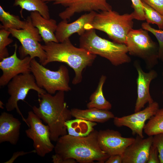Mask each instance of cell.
Here are the masks:
<instances>
[{"instance_id": "obj_6", "label": "cell", "mask_w": 163, "mask_h": 163, "mask_svg": "<svg viewBox=\"0 0 163 163\" xmlns=\"http://www.w3.org/2000/svg\"><path fill=\"white\" fill-rule=\"evenodd\" d=\"M30 70L38 86L49 94L52 95L56 91L67 92L71 90L69 71L64 65H61L57 71H52L34 58L30 62Z\"/></svg>"}, {"instance_id": "obj_8", "label": "cell", "mask_w": 163, "mask_h": 163, "mask_svg": "<svg viewBox=\"0 0 163 163\" xmlns=\"http://www.w3.org/2000/svg\"><path fill=\"white\" fill-rule=\"evenodd\" d=\"M26 21V26L24 29L10 28L8 30L21 43L19 52L22 58L27 55L32 59L38 57L39 62L43 65L46 59V55L42 45L39 43L43 40L42 37L38 30L33 25L30 16Z\"/></svg>"}, {"instance_id": "obj_32", "label": "cell", "mask_w": 163, "mask_h": 163, "mask_svg": "<svg viewBox=\"0 0 163 163\" xmlns=\"http://www.w3.org/2000/svg\"><path fill=\"white\" fill-rule=\"evenodd\" d=\"M158 153L156 146L152 143L150 147L147 163H159Z\"/></svg>"}, {"instance_id": "obj_21", "label": "cell", "mask_w": 163, "mask_h": 163, "mask_svg": "<svg viewBox=\"0 0 163 163\" xmlns=\"http://www.w3.org/2000/svg\"><path fill=\"white\" fill-rule=\"evenodd\" d=\"M68 134L75 136L85 137L94 130L96 122L75 118L70 120L65 123Z\"/></svg>"}, {"instance_id": "obj_33", "label": "cell", "mask_w": 163, "mask_h": 163, "mask_svg": "<svg viewBox=\"0 0 163 163\" xmlns=\"http://www.w3.org/2000/svg\"><path fill=\"white\" fill-rule=\"evenodd\" d=\"M52 161L54 163H76L77 162L72 158L61 159L57 157L55 154L52 155Z\"/></svg>"}, {"instance_id": "obj_5", "label": "cell", "mask_w": 163, "mask_h": 163, "mask_svg": "<svg viewBox=\"0 0 163 163\" xmlns=\"http://www.w3.org/2000/svg\"><path fill=\"white\" fill-rule=\"evenodd\" d=\"M79 42L80 47L106 59L114 66L131 61L126 44L103 38L97 34L94 29L86 30L80 36Z\"/></svg>"}, {"instance_id": "obj_9", "label": "cell", "mask_w": 163, "mask_h": 163, "mask_svg": "<svg viewBox=\"0 0 163 163\" xmlns=\"http://www.w3.org/2000/svg\"><path fill=\"white\" fill-rule=\"evenodd\" d=\"M31 90L37 91L38 95L47 93L38 86L34 75L31 72L16 76L7 85L8 93L10 96L5 104L6 109L8 111L16 109L25 123V119L19 109L18 103L20 100L24 101Z\"/></svg>"}, {"instance_id": "obj_34", "label": "cell", "mask_w": 163, "mask_h": 163, "mask_svg": "<svg viewBox=\"0 0 163 163\" xmlns=\"http://www.w3.org/2000/svg\"><path fill=\"white\" fill-rule=\"evenodd\" d=\"M105 163H122L121 155H110L105 162Z\"/></svg>"}, {"instance_id": "obj_36", "label": "cell", "mask_w": 163, "mask_h": 163, "mask_svg": "<svg viewBox=\"0 0 163 163\" xmlns=\"http://www.w3.org/2000/svg\"><path fill=\"white\" fill-rule=\"evenodd\" d=\"M3 103L1 101H0V107L2 108V109H3V107L2 106V105H3Z\"/></svg>"}, {"instance_id": "obj_4", "label": "cell", "mask_w": 163, "mask_h": 163, "mask_svg": "<svg viewBox=\"0 0 163 163\" xmlns=\"http://www.w3.org/2000/svg\"><path fill=\"white\" fill-rule=\"evenodd\" d=\"M133 12L131 14H120L113 11L97 12L92 21L84 27L86 30H97L106 33L113 42L125 44L126 37L133 29Z\"/></svg>"}, {"instance_id": "obj_26", "label": "cell", "mask_w": 163, "mask_h": 163, "mask_svg": "<svg viewBox=\"0 0 163 163\" xmlns=\"http://www.w3.org/2000/svg\"><path fill=\"white\" fill-rule=\"evenodd\" d=\"M145 20L150 24H155L160 30H163V15L142 2Z\"/></svg>"}, {"instance_id": "obj_23", "label": "cell", "mask_w": 163, "mask_h": 163, "mask_svg": "<svg viewBox=\"0 0 163 163\" xmlns=\"http://www.w3.org/2000/svg\"><path fill=\"white\" fill-rule=\"evenodd\" d=\"M13 5L28 11H38L44 18H50L48 7L43 0H14Z\"/></svg>"}, {"instance_id": "obj_24", "label": "cell", "mask_w": 163, "mask_h": 163, "mask_svg": "<svg viewBox=\"0 0 163 163\" xmlns=\"http://www.w3.org/2000/svg\"><path fill=\"white\" fill-rule=\"evenodd\" d=\"M0 21L2 24V25H0V28L6 30L10 28L23 29L26 24V21H21L18 16L6 11L1 5H0Z\"/></svg>"}, {"instance_id": "obj_14", "label": "cell", "mask_w": 163, "mask_h": 163, "mask_svg": "<svg viewBox=\"0 0 163 163\" xmlns=\"http://www.w3.org/2000/svg\"><path fill=\"white\" fill-rule=\"evenodd\" d=\"M135 138L124 137L118 131L112 129L98 131V141L101 150L110 155H122Z\"/></svg>"}, {"instance_id": "obj_16", "label": "cell", "mask_w": 163, "mask_h": 163, "mask_svg": "<svg viewBox=\"0 0 163 163\" xmlns=\"http://www.w3.org/2000/svg\"><path fill=\"white\" fill-rule=\"evenodd\" d=\"M153 136L144 138L137 135L121 155L122 163H147Z\"/></svg>"}, {"instance_id": "obj_17", "label": "cell", "mask_w": 163, "mask_h": 163, "mask_svg": "<svg viewBox=\"0 0 163 163\" xmlns=\"http://www.w3.org/2000/svg\"><path fill=\"white\" fill-rule=\"evenodd\" d=\"M97 12L91 11L85 14L71 23H69L67 20H62L57 24L55 33L58 42H62L69 38L75 33H77L80 36L83 34L86 31L85 26L92 21Z\"/></svg>"}, {"instance_id": "obj_30", "label": "cell", "mask_w": 163, "mask_h": 163, "mask_svg": "<svg viewBox=\"0 0 163 163\" xmlns=\"http://www.w3.org/2000/svg\"><path fill=\"white\" fill-rule=\"evenodd\" d=\"M153 136L152 143L157 149L160 163H163V133L158 134Z\"/></svg>"}, {"instance_id": "obj_19", "label": "cell", "mask_w": 163, "mask_h": 163, "mask_svg": "<svg viewBox=\"0 0 163 163\" xmlns=\"http://www.w3.org/2000/svg\"><path fill=\"white\" fill-rule=\"evenodd\" d=\"M29 16L33 25L38 30L45 43L58 42L55 35L57 26L55 20L46 19L37 11L31 12Z\"/></svg>"}, {"instance_id": "obj_7", "label": "cell", "mask_w": 163, "mask_h": 163, "mask_svg": "<svg viewBox=\"0 0 163 163\" xmlns=\"http://www.w3.org/2000/svg\"><path fill=\"white\" fill-rule=\"evenodd\" d=\"M148 31L142 28L133 29L126 37L125 44L128 53L143 60L146 68L150 70L158 63V46Z\"/></svg>"}, {"instance_id": "obj_35", "label": "cell", "mask_w": 163, "mask_h": 163, "mask_svg": "<svg viewBox=\"0 0 163 163\" xmlns=\"http://www.w3.org/2000/svg\"><path fill=\"white\" fill-rule=\"evenodd\" d=\"M36 153L35 150L34 149L33 151H31L29 152H24L23 151H21L19 152H17L14 153L12 157L8 161H7L5 163H12L14 162V161L18 157L30 153Z\"/></svg>"}, {"instance_id": "obj_38", "label": "cell", "mask_w": 163, "mask_h": 163, "mask_svg": "<svg viewBox=\"0 0 163 163\" xmlns=\"http://www.w3.org/2000/svg\"><path fill=\"white\" fill-rule=\"evenodd\" d=\"M162 76H163V72L162 73Z\"/></svg>"}, {"instance_id": "obj_1", "label": "cell", "mask_w": 163, "mask_h": 163, "mask_svg": "<svg viewBox=\"0 0 163 163\" xmlns=\"http://www.w3.org/2000/svg\"><path fill=\"white\" fill-rule=\"evenodd\" d=\"M98 133V131L94 130L85 137L68 134L61 136L55 146V155L61 159L72 158L80 163H91L94 161L105 163L110 155L100 148Z\"/></svg>"}, {"instance_id": "obj_28", "label": "cell", "mask_w": 163, "mask_h": 163, "mask_svg": "<svg viewBox=\"0 0 163 163\" xmlns=\"http://www.w3.org/2000/svg\"><path fill=\"white\" fill-rule=\"evenodd\" d=\"M141 26L143 29L152 33L157 39L159 44L158 59L163 62V30L154 28L147 22L142 23Z\"/></svg>"}, {"instance_id": "obj_25", "label": "cell", "mask_w": 163, "mask_h": 163, "mask_svg": "<svg viewBox=\"0 0 163 163\" xmlns=\"http://www.w3.org/2000/svg\"><path fill=\"white\" fill-rule=\"evenodd\" d=\"M143 131L148 136L163 133V108H159L149 120Z\"/></svg>"}, {"instance_id": "obj_13", "label": "cell", "mask_w": 163, "mask_h": 163, "mask_svg": "<svg viewBox=\"0 0 163 163\" xmlns=\"http://www.w3.org/2000/svg\"><path fill=\"white\" fill-rule=\"evenodd\" d=\"M14 53L3 59L0 62V68L2 74L0 77V86L4 87L16 76L21 74L31 72L30 64L32 59L30 56L19 59L17 56L18 45H14Z\"/></svg>"}, {"instance_id": "obj_18", "label": "cell", "mask_w": 163, "mask_h": 163, "mask_svg": "<svg viewBox=\"0 0 163 163\" xmlns=\"http://www.w3.org/2000/svg\"><path fill=\"white\" fill-rule=\"evenodd\" d=\"M21 123L11 114L4 112L0 116V143L7 142L13 145L17 143Z\"/></svg>"}, {"instance_id": "obj_15", "label": "cell", "mask_w": 163, "mask_h": 163, "mask_svg": "<svg viewBox=\"0 0 163 163\" xmlns=\"http://www.w3.org/2000/svg\"><path fill=\"white\" fill-rule=\"evenodd\" d=\"M134 65L138 73L137 98L134 108V112H136L143 108L147 103L150 104L154 101L150 94L149 88L151 82L157 77L158 73L152 69L148 72H145L137 62H134Z\"/></svg>"}, {"instance_id": "obj_37", "label": "cell", "mask_w": 163, "mask_h": 163, "mask_svg": "<svg viewBox=\"0 0 163 163\" xmlns=\"http://www.w3.org/2000/svg\"><path fill=\"white\" fill-rule=\"evenodd\" d=\"M162 95H163V90L162 91Z\"/></svg>"}, {"instance_id": "obj_29", "label": "cell", "mask_w": 163, "mask_h": 163, "mask_svg": "<svg viewBox=\"0 0 163 163\" xmlns=\"http://www.w3.org/2000/svg\"><path fill=\"white\" fill-rule=\"evenodd\" d=\"M134 19L139 21L145 20V14L142 0H131Z\"/></svg>"}, {"instance_id": "obj_2", "label": "cell", "mask_w": 163, "mask_h": 163, "mask_svg": "<svg viewBox=\"0 0 163 163\" xmlns=\"http://www.w3.org/2000/svg\"><path fill=\"white\" fill-rule=\"evenodd\" d=\"M38 95L39 106H33V111L49 126L51 140L56 142L67 134L65 123L72 117L65 101L64 91H58L54 95L47 92Z\"/></svg>"}, {"instance_id": "obj_11", "label": "cell", "mask_w": 163, "mask_h": 163, "mask_svg": "<svg viewBox=\"0 0 163 163\" xmlns=\"http://www.w3.org/2000/svg\"><path fill=\"white\" fill-rule=\"evenodd\" d=\"M53 2L54 5H61L66 7L59 14L62 20H69L75 14L82 12L101 11L112 10L108 0H43Z\"/></svg>"}, {"instance_id": "obj_3", "label": "cell", "mask_w": 163, "mask_h": 163, "mask_svg": "<svg viewBox=\"0 0 163 163\" xmlns=\"http://www.w3.org/2000/svg\"><path fill=\"white\" fill-rule=\"evenodd\" d=\"M46 59L43 65L53 62L65 63L72 68L75 75L72 83L76 85L82 80V72L87 66H91L97 55L84 49L78 48L71 43L69 38L62 42H50L42 45Z\"/></svg>"}, {"instance_id": "obj_22", "label": "cell", "mask_w": 163, "mask_h": 163, "mask_svg": "<svg viewBox=\"0 0 163 163\" xmlns=\"http://www.w3.org/2000/svg\"><path fill=\"white\" fill-rule=\"evenodd\" d=\"M106 78V76L104 75L101 77L97 87L90 96V101L87 104L88 108H95L105 110L111 108V104L106 99L103 92V87Z\"/></svg>"}, {"instance_id": "obj_20", "label": "cell", "mask_w": 163, "mask_h": 163, "mask_svg": "<svg viewBox=\"0 0 163 163\" xmlns=\"http://www.w3.org/2000/svg\"><path fill=\"white\" fill-rule=\"evenodd\" d=\"M72 117L92 122L104 123L115 117L109 110H100L96 108L82 110L77 108L71 109Z\"/></svg>"}, {"instance_id": "obj_12", "label": "cell", "mask_w": 163, "mask_h": 163, "mask_svg": "<svg viewBox=\"0 0 163 163\" xmlns=\"http://www.w3.org/2000/svg\"><path fill=\"white\" fill-rule=\"evenodd\" d=\"M158 102L149 104L145 108L132 114L121 117H115L113 123L116 126H125L131 130L132 134L144 138L143 131L146 121L154 115L159 109Z\"/></svg>"}, {"instance_id": "obj_31", "label": "cell", "mask_w": 163, "mask_h": 163, "mask_svg": "<svg viewBox=\"0 0 163 163\" xmlns=\"http://www.w3.org/2000/svg\"><path fill=\"white\" fill-rule=\"evenodd\" d=\"M163 15V0H142Z\"/></svg>"}, {"instance_id": "obj_10", "label": "cell", "mask_w": 163, "mask_h": 163, "mask_svg": "<svg viewBox=\"0 0 163 163\" xmlns=\"http://www.w3.org/2000/svg\"><path fill=\"white\" fill-rule=\"evenodd\" d=\"M25 123L29 128L25 131L27 137L33 142L36 153L43 157L51 152L55 146L51 142L48 125H44L42 120L33 111L28 112Z\"/></svg>"}, {"instance_id": "obj_27", "label": "cell", "mask_w": 163, "mask_h": 163, "mask_svg": "<svg viewBox=\"0 0 163 163\" xmlns=\"http://www.w3.org/2000/svg\"><path fill=\"white\" fill-rule=\"evenodd\" d=\"M0 60L9 56V53L7 46L13 42L9 37L11 33L9 31L0 28Z\"/></svg>"}]
</instances>
